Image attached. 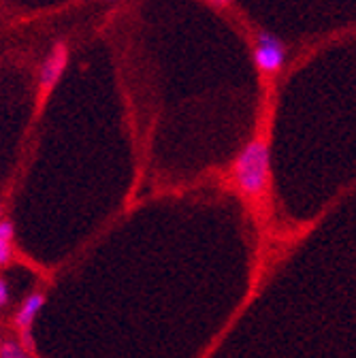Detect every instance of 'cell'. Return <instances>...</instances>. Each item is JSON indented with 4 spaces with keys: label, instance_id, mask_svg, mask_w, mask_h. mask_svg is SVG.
Returning a JSON list of instances; mask_svg holds the SVG:
<instances>
[{
    "label": "cell",
    "instance_id": "8992f818",
    "mask_svg": "<svg viewBox=\"0 0 356 358\" xmlns=\"http://www.w3.org/2000/svg\"><path fill=\"white\" fill-rule=\"evenodd\" d=\"M0 239L3 241L13 239V224L11 222H0Z\"/></svg>",
    "mask_w": 356,
    "mask_h": 358
},
{
    "label": "cell",
    "instance_id": "277c9868",
    "mask_svg": "<svg viewBox=\"0 0 356 358\" xmlns=\"http://www.w3.org/2000/svg\"><path fill=\"white\" fill-rule=\"evenodd\" d=\"M43 303H45L43 294H30L24 301L22 309L17 311V316H15V322H17V327H22V331H30V327H32V322L36 318V313L41 311Z\"/></svg>",
    "mask_w": 356,
    "mask_h": 358
},
{
    "label": "cell",
    "instance_id": "ba28073f",
    "mask_svg": "<svg viewBox=\"0 0 356 358\" xmlns=\"http://www.w3.org/2000/svg\"><path fill=\"white\" fill-rule=\"evenodd\" d=\"M9 301V286L5 280H0V307H5Z\"/></svg>",
    "mask_w": 356,
    "mask_h": 358
},
{
    "label": "cell",
    "instance_id": "5b68a950",
    "mask_svg": "<svg viewBox=\"0 0 356 358\" xmlns=\"http://www.w3.org/2000/svg\"><path fill=\"white\" fill-rule=\"evenodd\" d=\"M0 358H30V356L26 354V350L20 343L7 341L3 348H0Z\"/></svg>",
    "mask_w": 356,
    "mask_h": 358
},
{
    "label": "cell",
    "instance_id": "3957f363",
    "mask_svg": "<svg viewBox=\"0 0 356 358\" xmlns=\"http://www.w3.org/2000/svg\"><path fill=\"white\" fill-rule=\"evenodd\" d=\"M64 66H66V50H64V45H56V50L52 52V56L45 60V64L41 69V85L45 92L58 83Z\"/></svg>",
    "mask_w": 356,
    "mask_h": 358
},
{
    "label": "cell",
    "instance_id": "6da1fadb",
    "mask_svg": "<svg viewBox=\"0 0 356 358\" xmlns=\"http://www.w3.org/2000/svg\"><path fill=\"white\" fill-rule=\"evenodd\" d=\"M271 175V154L264 139L250 141L233 166V177L237 190L250 201H262L269 192Z\"/></svg>",
    "mask_w": 356,
    "mask_h": 358
},
{
    "label": "cell",
    "instance_id": "7a4b0ae2",
    "mask_svg": "<svg viewBox=\"0 0 356 358\" xmlns=\"http://www.w3.org/2000/svg\"><path fill=\"white\" fill-rule=\"evenodd\" d=\"M286 62V45L280 36L269 30H258L256 34V50L254 64L262 75H276L282 71Z\"/></svg>",
    "mask_w": 356,
    "mask_h": 358
},
{
    "label": "cell",
    "instance_id": "9c48e42d",
    "mask_svg": "<svg viewBox=\"0 0 356 358\" xmlns=\"http://www.w3.org/2000/svg\"><path fill=\"white\" fill-rule=\"evenodd\" d=\"M211 5H215V7H229L233 0H209Z\"/></svg>",
    "mask_w": 356,
    "mask_h": 358
},
{
    "label": "cell",
    "instance_id": "52a82bcc",
    "mask_svg": "<svg viewBox=\"0 0 356 358\" xmlns=\"http://www.w3.org/2000/svg\"><path fill=\"white\" fill-rule=\"evenodd\" d=\"M9 260H11V245L9 241L0 239V264H7Z\"/></svg>",
    "mask_w": 356,
    "mask_h": 358
}]
</instances>
